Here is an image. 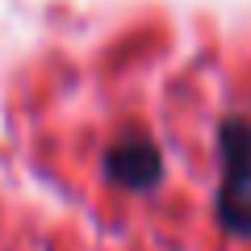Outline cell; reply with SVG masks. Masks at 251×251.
<instances>
[{
	"label": "cell",
	"instance_id": "1",
	"mask_svg": "<svg viewBox=\"0 0 251 251\" xmlns=\"http://www.w3.org/2000/svg\"><path fill=\"white\" fill-rule=\"evenodd\" d=\"M92 201L122 239L251 251V84L188 63L92 109Z\"/></svg>",
	"mask_w": 251,
	"mask_h": 251
}]
</instances>
